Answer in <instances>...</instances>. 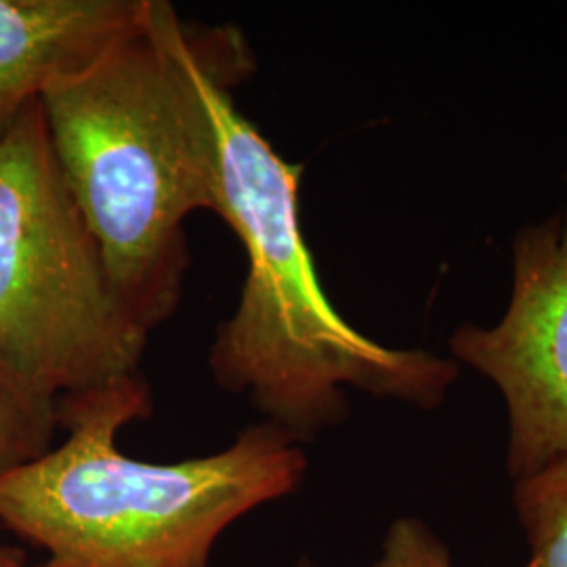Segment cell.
Segmentation results:
<instances>
[{
  "instance_id": "cell-1",
  "label": "cell",
  "mask_w": 567,
  "mask_h": 567,
  "mask_svg": "<svg viewBox=\"0 0 567 567\" xmlns=\"http://www.w3.org/2000/svg\"><path fill=\"white\" fill-rule=\"evenodd\" d=\"M252 65L238 28L192 25L171 2L152 0L135 32L42 95L63 177L122 301L147 332L182 299L185 219L219 215L213 89L240 84Z\"/></svg>"
},
{
  "instance_id": "cell-2",
  "label": "cell",
  "mask_w": 567,
  "mask_h": 567,
  "mask_svg": "<svg viewBox=\"0 0 567 567\" xmlns=\"http://www.w3.org/2000/svg\"><path fill=\"white\" fill-rule=\"evenodd\" d=\"M213 89L221 152L219 217L243 243L240 301L219 326L208 368L299 444L349 416L347 389L421 410L444 404L461 365L425 349L368 339L330 303L305 243L299 192L305 164L288 163L234 102Z\"/></svg>"
},
{
  "instance_id": "cell-3",
  "label": "cell",
  "mask_w": 567,
  "mask_h": 567,
  "mask_svg": "<svg viewBox=\"0 0 567 567\" xmlns=\"http://www.w3.org/2000/svg\"><path fill=\"white\" fill-rule=\"evenodd\" d=\"M152 408L143 372L58 400L65 440L0 477V526L47 553L32 567H210L227 527L303 484V444L267 421L200 458L122 454Z\"/></svg>"
},
{
  "instance_id": "cell-4",
  "label": "cell",
  "mask_w": 567,
  "mask_h": 567,
  "mask_svg": "<svg viewBox=\"0 0 567 567\" xmlns=\"http://www.w3.org/2000/svg\"><path fill=\"white\" fill-rule=\"evenodd\" d=\"M147 339L34 102L0 135V362L60 400L140 374Z\"/></svg>"
},
{
  "instance_id": "cell-5",
  "label": "cell",
  "mask_w": 567,
  "mask_h": 567,
  "mask_svg": "<svg viewBox=\"0 0 567 567\" xmlns=\"http://www.w3.org/2000/svg\"><path fill=\"white\" fill-rule=\"evenodd\" d=\"M450 349L456 364L484 374L505 398L515 482L566 454L567 204L515 236L505 318L492 328L461 326Z\"/></svg>"
},
{
  "instance_id": "cell-6",
  "label": "cell",
  "mask_w": 567,
  "mask_h": 567,
  "mask_svg": "<svg viewBox=\"0 0 567 567\" xmlns=\"http://www.w3.org/2000/svg\"><path fill=\"white\" fill-rule=\"evenodd\" d=\"M152 0H0V135L147 20Z\"/></svg>"
},
{
  "instance_id": "cell-7",
  "label": "cell",
  "mask_w": 567,
  "mask_h": 567,
  "mask_svg": "<svg viewBox=\"0 0 567 567\" xmlns=\"http://www.w3.org/2000/svg\"><path fill=\"white\" fill-rule=\"evenodd\" d=\"M513 507L526 534V567H567V452L515 482Z\"/></svg>"
},
{
  "instance_id": "cell-8",
  "label": "cell",
  "mask_w": 567,
  "mask_h": 567,
  "mask_svg": "<svg viewBox=\"0 0 567 567\" xmlns=\"http://www.w3.org/2000/svg\"><path fill=\"white\" fill-rule=\"evenodd\" d=\"M58 429V400L0 362V477L47 454Z\"/></svg>"
},
{
  "instance_id": "cell-9",
  "label": "cell",
  "mask_w": 567,
  "mask_h": 567,
  "mask_svg": "<svg viewBox=\"0 0 567 567\" xmlns=\"http://www.w3.org/2000/svg\"><path fill=\"white\" fill-rule=\"evenodd\" d=\"M372 567H456L437 534L414 515H402L386 527L381 555Z\"/></svg>"
},
{
  "instance_id": "cell-10",
  "label": "cell",
  "mask_w": 567,
  "mask_h": 567,
  "mask_svg": "<svg viewBox=\"0 0 567 567\" xmlns=\"http://www.w3.org/2000/svg\"><path fill=\"white\" fill-rule=\"evenodd\" d=\"M0 567H28V555L20 547L0 545Z\"/></svg>"
},
{
  "instance_id": "cell-11",
  "label": "cell",
  "mask_w": 567,
  "mask_h": 567,
  "mask_svg": "<svg viewBox=\"0 0 567 567\" xmlns=\"http://www.w3.org/2000/svg\"><path fill=\"white\" fill-rule=\"evenodd\" d=\"M292 567H318V564H316L309 555H301V557L297 559V564Z\"/></svg>"
}]
</instances>
